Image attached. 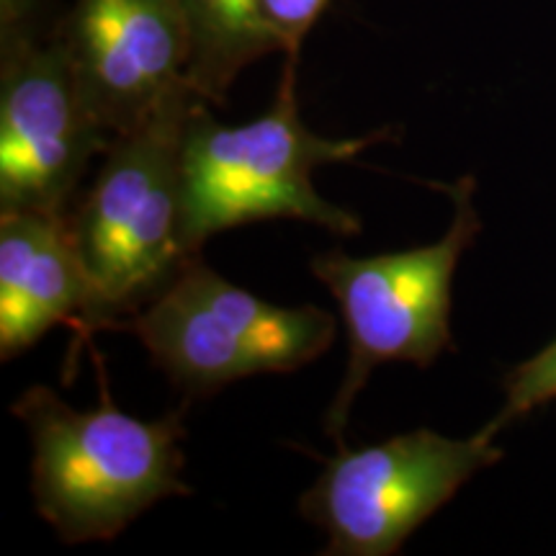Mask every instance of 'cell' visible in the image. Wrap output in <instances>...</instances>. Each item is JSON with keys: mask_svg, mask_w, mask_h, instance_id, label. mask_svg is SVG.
Returning <instances> with one entry per match:
<instances>
[{"mask_svg": "<svg viewBox=\"0 0 556 556\" xmlns=\"http://www.w3.org/2000/svg\"><path fill=\"white\" fill-rule=\"evenodd\" d=\"M296 62L287 58L276 99L258 119L227 127L208 114V101L191 109L180 139V235L191 255L225 229L263 219H299L336 235H358L361 219L319 197L312 173L348 163L392 129L364 137H319L302 122Z\"/></svg>", "mask_w": 556, "mask_h": 556, "instance_id": "obj_1", "label": "cell"}, {"mask_svg": "<svg viewBox=\"0 0 556 556\" xmlns=\"http://www.w3.org/2000/svg\"><path fill=\"white\" fill-rule=\"evenodd\" d=\"M101 405L70 407L45 384L11 405L31 438V495L65 544L111 541L165 497L189 495L180 479L186 430L180 415L139 420L109 394L99 356Z\"/></svg>", "mask_w": 556, "mask_h": 556, "instance_id": "obj_2", "label": "cell"}, {"mask_svg": "<svg viewBox=\"0 0 556 556\" xmlns=\"http://www.w3.org/2000/svg\"><path fill=\"white\" fill-rule=\"evenodd\" d=\"M204 96L168 103L111 139L70 229L96 294L93 328L124 330L191 258L180 235V139Z\"/></svg>", "mask_w": 556, "mask_h": 556, "instance_id": "obj_3", "label": "cell"}, {"mask_svg": "<svg viewBox=\"0 0 556 556\" xmlns=\"http://www.w3.org/2000/svg\"><path fill=\"white\" fill-rule=\"evenodd\" d=\"M454 204V219L441 240L400 253L356 255L330 250L312 261V270L336 296L348 332V366L325 430L343 441L351 407L381 364L426 368L454 345L451 291L462 255L482 232L475 206L477 180L462 176L441 186Z\"/></svg>", "mask_w": 556, "mask_h": 556, "instance_id": "obj_4", "label": "cell"}, {"mask_svg": "<svg viewBox=\"0 0 556 556\" xmlns=\"http://www.w3.org/2000/svg\"><path fill=\"white\" fill-rule=\"evenodd\" d=\"M160 371L191 397L255 374H289L323 356L336 340L330 312L278 307L191 258L124 325Z\"/></svg>", "mask_w": 556, "mask_h": 556, "instance_id": "obj_5", "label": "cell"}, {"mask_svg": "<svg viewBox=\"0 0 556 556\" xmlns=\"http://www.w3.org/2000/svg\"><path fill=\"white\" fill-rule=\"evenodd\" d=\"M336 446L299 500L302 518L328 536L325 554L336 556L397 554L471 477L505 456L479 430L451 438L417 428L356 451L345 441Z\"/></svg>", "mask_w": 556, "mask_h": 556, "instance_id": "obj_6", "label": "cell"}, {"mask_svg": "<svg viewBox=\"0 0 556 556\" xmlns=\"http://www.w3.org/2000/svg\"><path fill=\"white\" fill-rule=\"evenodd\" d=\"M62 21L0 29V214H67L90 160L111 144L80 96Z\"/></svg>", "mask_w": 556, "mask_h": 556, "instance_id": "obj_7", "label": "cell"}, {"mask_svg": "<svg viewBox=\"0 0 556 556\" xmlns=\"http://www.w3.org/2000/svg\"><path fill=\"white\" fill-rule=\"evenodd\" d=\"M62 34L83 101L111 139L197 93L178 0H75Z\"/></svg>", "mask_w": 556, "mask_h": 556, "instance_id": "obj_8", "label": "cell"}, {"mask_svg": "<svg viewBox=\"0 0 556 556\" xmlns=\"http://www.w3.org/2000/svg\"><path fill=\"white\" fill-rule=\"evenodd\" d=\"M67 214H0L3 361L29 351L58 325L75 330L73 358L80 345L93 340V283L80 261Z\"/></svg>", "mask_w": 556, "mask_h": 556, "instance_id": "obj_9", "label": "cell"}, {"mask_svg": "<svg viewBox=\"0 0 556 556\" xmlns=\"http://www.w3.org/2000/svg\"><path fill=\"white\" fill-rule=\"evenodd\" d=\"M189 21V80L208 103H225L227 90L250 62L281 52L263 24L258 0H178Z\"/></svg>", "mask_w": 556, "mask_h": 556, "instance_id": "obj_10", "label": "cell"}, {"mask_svg": "<svg viewBox=\"0 0 556 556\" xmlns=\"http://www.w3.org/2000/svg\"><path fill=\"white\" fill-rule=\"evenodd\" d=\"M505 400L497 415L486 426L479 428L484 438H495L518 422L520 417L531 415L533 409L556 402V338L546 343L531 358L520 361L505 374L503 381Z\"/></svg>", "mask_w": 556, "mask_h": 556, "instance_id": "obj_11", "label": "cell"}, {"mask_svg": "<svg viewBox=\"0 0 556 556\" xmlns=\"http://www.w3.org/2000/svg\"><path fill=\"white\" fill-rule=\"evenodd\" d=\"M330 0H258V11L270 37L287 58H299L304 37L328 9Z\"/></svg>", "mask_w": 556, "mask_h": 556, "instance_id": "obj_12", "label": "cell"}]
</instances>
